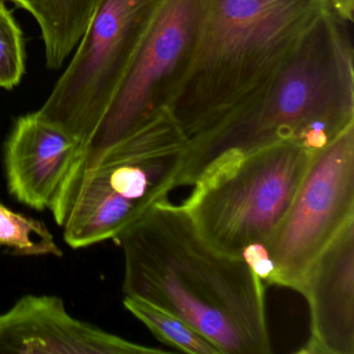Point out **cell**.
<instances>
[{
  "label": "cell",
  "instance_id": "6da1fadb",
  "mask_svg": "<svg viewBox=\"0 0 354 354\" xmlns=\"http://www.w3.org/2000/svg\"><path fill=\"white\" fill-rule=\"evenodd\" d=\"M122 291L181 318L221 354H269L265 283L205 239L183 205L161 201L115 238Z\"/></svg>",
  "mask_w": 354,
  "mask_h": 354
},
{
  "label": "cell",
  "instance_id": "7a4b0ae2",
  "mask_svg": "<svg viewBox=\"0 0 354 354\" xmlns=\"http://www.w3.org/2000/svg\"><path fill=\"white\" fill-rule=\"evenodd\" d=\"M349 22L331 10L239 111L188 142L178 186H194L236 161L283 142L318 152L354 124Z\"/></svg>",
  "mask_w": 354,
  "mask_h": 354
},
{
  "label": "cell",
  "instance_id": "3957f363",
  "mask_svg": "<svg viewBox=\"0 0 354 354\" xmlns=\"http://www.w3.org/2000/svg\"><path fill=\"white\" fill-rule=\"evenodd\" d=\"M331 10L330 0H203L196 55L169 106L188 142L248 104Z\"/></svg>",
  "mask_w": 354,
  "mask_h": 354
},
{
  "label": "cell",
  "instance_id": "277c9868",
  "mask_svg": "<svg viewBox=\"0 0 354 354\" xmlns=\"http://www.w3.org/2000/svg\"><path fill=\"white\" fill-rule=\"evenodd\" d=\"M188 140L169 111L113 148L70 167L49 210L72 250L120 233L178 187Z\"/></svg>",
  "mask_w": 354,
  "mask_h": 354
},
{
  "label": "cell",
  "instance_id": "5b68a950",
  "mask_svg": "<svg viewBox=\"0 0 354 354\" xmlns=\"http://www.w3.org/2000/svg\"><path fill=\"white\" fill-rule=\"evenodd\" d=\"M314 153L283 142L248 155L194 186L183 206L205 239L243 258L281 223Z\"/></svg>",
  "mask_w": 354,
  "mask_h": 354
},
{
  "label": "cell",
  "instance_id": "8992f818",
  "mask_svg": "<svg viewBox=\"0 0 354 354\" xmlns=\"http://www.w3.org/2000/svg\"><path fill=\"white\" fill-rule=\"evenodd\" d=\"M167 0H101L39 113L80 147L94 133Z\"/></svg>",
  "mask_w": 354,
  "mask_h": 354
},
{
  "label": "cell",
  "instance_id": "52a82bcc",
  "mask_svg": "<svg viewBox=\"0 0 354 354\" xmlns=\"http://www.w3.org/2000/svg\"><path fill=\"white\" fill-rule=\"evenodd\" d=\"M354 218V124L313 155L279 227L243 259L265 285L299 292L313 261Z\"/></svg>",
  "mask_w": 354,
  "mask_h": 354
},
{
  "label": "cell",
  "instance_id": "ba28073f",
  "mask_svg": "<svg viewBox=\"0 0 354 354\" xmlns=\"http://www.w3.org/2000/svg\"><path fill=\"white\" fill-rule=\"evenodd\" d=\"M203 0H167L113 102L74 162L106 152L165 111L196 55Z\"/></svg>",
  "mask_w": 354,
  "mask_h": 354
},
{
  "label": "cell",
  "instance_id": "9c48e42d",
  "mask_svg": "<svg viewBox=\"0 0 354 354\" xmlns=\"http://www.w3.org/2000/svg\"><path fill=\"white\" fill-rule=\"evenodd\" d=\"M72 316L59 296H22L0 314V353H162Z\"/></svg>",
  "mask_w": 354,
  "mask_h": 354
},
{
  "label": "cell",
  "instance_id": "30bf717a",
  "mask_svg": "<svg viewBox=\"0 0 354 354\" xmlns=\"http://www.w3.org/2000/svg\"><path fill=\"white\" fill-rule=\"evenodd\" d=\"M310 335L298 353L354 354V218L321 250L302 279Z\"/></svg>",
  "mask_w": 354,
  "mask_h": 354
},
{
  "label": "cell",
  "instance_id": "8fae6325",
  "mask_svg": "<svg viewBox=\"0 0 354 354\" xmlns=\"http://www.w3.org/2000/svg\"><path fill=\"white\" fill-rule=\"evenodd\" d=\"M80 144L39 111L20 115L3 145V169L10 194L34 210L50 208Z\"/></svg>",
  "mask_w": 354,
  "mask_h": 354
},
{
  "label": "cell",
  "instance_id": "7c38bea8",
  "mask_svg": "<svg viewBox=\"0 0 354 354\" xmlns=\"http://www.w3.org/2000/svg\"><path fill=\"white\" fill-rule=\"evenodd\" d=\"M36 20L49 70L61 69L88 30L101 0H7Z\"/></svg>",
  "mask_w": 354,
  "mask_h": 354
},
{
  "label": "cell",
  "instance_id": "4fadbf2b",
  "mask_svg": "<svg viewBox=\"0 0 354 354\" xmlns=\"http://www.w3.org/2000/svg\"><path fill=\"white\" fill-rule=\"evenodd\" d=\"M123 304L165 345L185 353L221 354L212 342L176 315L140 298L125 296Z\"/></svg>",
  "mask_w": 354,
  "mask_h": 354
},
{
  "label": "cell",
  "instance_id": "5bb4252c",
  "mask_svg": "<svg viewBox=\"0 0 354 354\" xmlns=\"http://www.w3.org/2000/svg\"><path fill=\"white\" fill-rule=\"evenodd\" d=\"M0 248L17 256H63V250L44 223L3 204H0Z\"/></svg>",
  "mask_w": 354,
  "mask_h": 354
},
{
  "label": "cell",
  "instance_id": "9a60e30c",
  "mask_svg": "<svg viewBox=\"0 0 354 354\" xmlns=\"http://www.w3.org/2000/svg\"><path fill=\"white\" fill-rule=\"evenodd\" d=\"M24 32L12 12L0 0V88L13 90L26 73Z\"/></svg>",
  "mask_w": 354,
  "mask_h": 354
},
{
  "label": "cell",
  "instance_id": "2e32d148",
  "mask_svg": "<svg viewBox=\"0 0 354 354\" xmlns=\"http://www.w3.org/2000/svg\"><path fill=\"white\" fill-rule=\"evenodd\" d=\"M331 8L345 21L353 22L354 0H330Z\"/></svg>",
  "mask_w": 354,
  "mask_h": 354
}]
</instances>
